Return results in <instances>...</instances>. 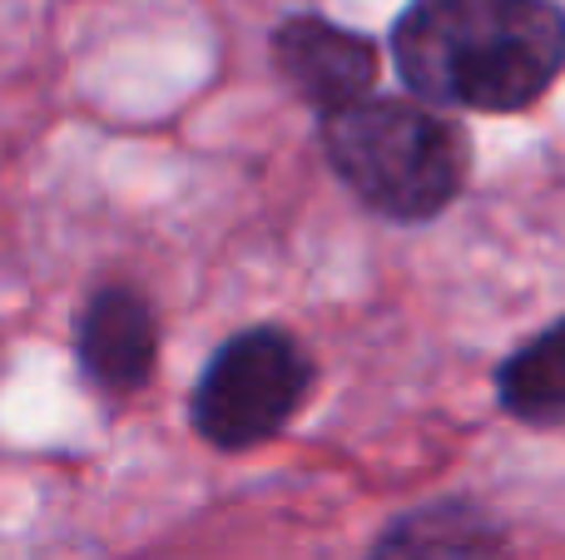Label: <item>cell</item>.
<instances>
[{
  "mask_svg": "<svg viewBox=\"0 0 565 560\" xmlns=\"http://www.w3.org/2000/svg\"><path fill=\"white\" fill-rule=\"evenodd\" d=\"M497 397L516 422L556 427L565 422V323L546 327L501 363Z\"/></svg>",
  "mask_w": 565,
  "mask_h": 560,
  "instance_id": "52a82bcc",
  "label": "cell"
},
{
  "mask_svg": "<svg viewBox=\"0 0 565 560\" xmlns=\"http://www.w3.org/2000/svg\"><path fill=\"white\" fill-rule=\"evenodd\" d=\"M75 353L85 377L109 397L139 392L154 373L159 357V327L154 308L145 303V293L129 283H109L79 308L75 323Z\"/></svg>",
  "mask_w": 565,
  "mask_h": 560,
  "instance_id": "5b68a950",
  "label": "cell"
},
{
  "mask_svg": "<svg viewBox=\"0 0 565 560\" xmlns=\"http://www.w3.org/2000/svg\"><path fill=\"white\" fill-rule=\"evenodd\" d=\"M268 50H274V69L288 79V89L322 119L372 99L377 50L358 30H342L322 15H288L274 30Z\"/></svg>",
  "mask_w": 565,
  "mask_h": 560,
  "instance_id": "277c9868",
  "label": "cell"
},
{
  "mask_svg": "<svg viewBox=\"0 0 565 560\" xmlns=\"http://www.w3.org/2000/svg\"><path fill=\"white\" fill-rule=\"evenodd\" d=\"M322 154L358 204L397 224H427L451 208L471 169L461 125L437 105L397 95H372L322 119Z\"/></svg>",
  "mask_w": 565,
  "mask_h": 560,
  "instance_id": "7a4b0ae2",
  "label": "cell"
},
{
  "mask_svg": "<svg viewBox=\"0 0 565 560\" xmlns=\"http://www.w3.org/2000/svg\"><path fill=\"white\" fill-rule=\"evenodd\" d=\"M397 75L422 105L516 115L565 69L556 0H412L392 25Z\"/></svg>",
  "mask_w": 565,
  "mask_h": 560,
  "instance_id": "6da1fadb",
  "label": "cell"
},
{
  "mask_svg": "<svg viewBox=\"0 0 565 560\" xmlns=\"http://www.w3.org/2000/svg\"><path fill=\"white\" fill-rule=\"evenodd\" d=\"M308 387V353L282 327H248L228 337L204 367L189 402V422L218 452H248L292 422Z\"/></svg>",
  "mask_w": 565,
  "mask_h": 560,
  "instance_id": "3957f363",
  "label": "cell"
},
{
  "mask_svg": "<svg viewBox=\"0 0 565 560\" xmlns=\"http://www.w3.org/2000/svg\"><path fill=\"white\" fill-rule=\"evenodd\" d=\"M367 560H501V526L487 506L447 496L397 516Z\"/></svg>",
  "mask_w": 565,
  "mask_h": 560,
  "instance_id": "8992f818",
  "label": "cell"
}]
</instances>
